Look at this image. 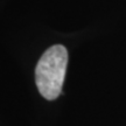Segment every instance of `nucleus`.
Returning <instances> with one entry per match:
<instances>
[{
  "instance_id": "f257e3e1",
  "label": "nucleus",
  "mask_w": 126,
  "mask_h": 126,
  "mask_svg": "<svg viewBox=\"0 0 126 126\" xmlns=\"http://www.w3.org/2000/svg\"><path fill=\"white\" fill-rule=\"evenodd\" d=\"M68 64V50L62 45L51 46L41 56L35 68V82L40 94L53 100L62 92Z\"/></svg>"
}]
</instances>
